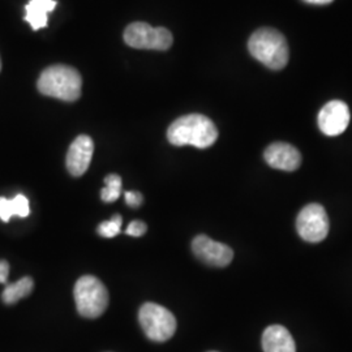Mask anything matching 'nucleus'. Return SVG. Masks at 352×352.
<instances>
[{
    "instance_id": "nucleus-1",
    "label": "nucleus",
    "mask_w": 352,
    "mask_h": 352,
    "mask_svg": "<svg viewBox=\"0 0 352 352\" xmlns=\"http://www.w3.org/2000/svg\"><path fill=\"white\" fill-rule=\"evenodd\" d=\"M167 139L175 146L190 145L199 149H206L218 139V129L208 116L189 113L176 119L168 126Z\"/></svg>"
},
{
    "instance_id": "nucleus-2",
    "label": "nucleus",
    "mask_w": 352,
    "mask_h": 352,
    "mask_svg": "<svg viewBox=\"0 0 352 352\" xmlns=\"http://www.w3.org/2000/svg\"><path fill=\"white\" fill-rule=\"evenodd\" d=\"M252 56L265 67L279 71L289 63V45L286 38L273 28H261L248 41Z\"/></svg>"
},
{
    "instance_id": "nucleus-3",
    "label": "nucleus",
    "mask_w": 352,
    "mask_h": 352,
    "mask_svg": "<svg viewBox=\"0 0 352 352\" xmlns=\"http://www.w3.org/2000/svg\"><path fill=\"white\" fill-rule=\"evenodd\" d=\"M38 90L47 97L65 102H75L81 96L82 78L69 65H51L38 78Z\"/></svg>"
},
{
    "instance_id": "nucleus-4",
    "label": "nucleus",
    "mask_w": 352,
    "mask_h": 352,
    "mask_svg": "<svg viewBox=\"0 0 352 352\" xmlns=\"http://www.w3.org/2000/svg\"><path fill=\"white\" fill-rule=\"evenodd\" d=\"M76 308L87 318H97L104 314L109 305V291L98 278L84 276L76 282Z\"/></svg>"
},
{
    "instance_id": "nucleus-5",
    "label": "nucleus",
    "mask_w": 352,
    "mask_h": 352,
    "mask_svg": "<svg viewBox=\"0 0 352 352\" xmlns=\"http://www.w3.org/2000/svg\"><path fill=\"white\" fill-rule=\"evenodd\" d=\"M139 320L146 337L154 342H166L175 334V316L160 304L145 302L140 308Z\"/></svg>"
},
{
    "instance_id": "nucleus-6",
    "label": "nucleus",
    "mask_w": 352,
    "mask_h": 352,
    "mask_svg": "<svg viewBox=\"0 0 352 352\" xmlns=\"http://www.w3.org/2000/svg\"><path fill=\"white\" fill-rule=\"evenodd\" d=\"M124 41L133 49L168 50L174 37L166 28H153L146 23H133L124 30Z\"/></svg>"
},
{
    "instance_id": "nucleus-7",
    "label": "nucleus",
    "mask_w": 352,
    "mask_h": 352,
    "mask_svg": "<svg viewBox=\"0 0 352 352\" xmlns=\"http://www.w3.org/2000/svg\"><path fill=\"white\" fill-rule=\"evenodd\" d=\"M330 222L327 212L320 204H309L302 208L296 219V230L302 240L320 243L329 234Z\"/></svg>"
},
{
    "instance_id": "nucleus-8",
    "label": "nucleus",
    "mask_w": 352,
    "mask_h": 352,
    "mask_svg": "<svg viewBox=\"0 0 352 352\" xmlns=\"http://www.w3.org/2000/svg\"><path fill=\"white\" fill-rule=\"evenodd\" d=\"M192 251L204 264L215 267H225L234 258V252L228 245L212 240L206 235H199L193 239Z\"/></svg>"
},
{
    "instance_id": "nucleus-9",
    "label": "nucleus",
    "mask_w": 352,
    "mask_h": 352,
    "mask_svg": "<svg viewBox=\"0 0 352 352\" xmlns=\"http://www.w3.org/2000/svg\"><path fill=\"white\" fill-rule=\"evenodd\" d=\"M350 119V109L344 102L330 101L318 113V126L324 135L334 138L340 136L347 129Z\"/></svg>"
},
{
    "instance_id": "nucleus-10",
    "label": "nucleus",
    "mask_w": 352,
    "mask_h": 352,
    "mask_svg": "<svg viewBox=\"0 0 352 352\" xmlns=\"http://www.w3.org/2000/svg\"><path fill=\"white\" fill-rule=\"evenodd\" d=\"M265 161L270 167L282 171H295L302 164V154L286 142H274L266 148Z\"/></svg>"
},
{
    "instance_id": "nucleus-11",
    "label": "nucleus",
    "mask_w": 352,
    "mask_h": 352,
    "mask_svg": "<svg viewBox=\"0 0 352 352\" xmlns=\"http://www.w3.org/2000/svg\"><path fill=\"white\" fill-rule=\"evenodd\" d=\"M94 153V142L87 135H81L71 144L67 153V168L71 175L81 176L87 173Z\"/></svg>"
},
{
    "instance_id": "nucleus-12",
    "label": "nucleus",
    "mask_w": 352,
    "mask_h": 352,
    "mask_svg": "<svg viewBox=\"0 0 352 352\" xmlns=\"http://www.w3.org/2000/svg\"><path fill=\"white\" fill-rule=\"evenodd\" d=\"M264 352H296V344L289 330L282 325H272L263 334Z\"/></svg>"
},
{
    "instance_id": "nucleus-13",
    "label": "nucleus",
    "mask_w": 352,
    "mask_h": 352,
    "mask_svg": "<svg viewBox=\"0 0 352 352\" xmlns=\"http://www.w3.org/2000/svg\"><path fill=\"white\" fill-rule=\"evenodd\" d=\"M55 0H30L25 6V21L33 30H39L49 24V13L56 7Z\"/></svg>"
},
{
    "instance_id": "nucleus-14",
    "label": "nucleus",
    "mask_w": 352,
    "mask_h": 352,
    "mask_svg": "<svg viewBox=\"0 0 352 352\" xmlns=\"http://www.w3.org/2000/svg\"><path fill=\"white\" fill-rule=\"evenodd\" d=\"M30 213L29 200L24 195H17L12 200L0 197V218L3 222H10L12 215L25 218Z\"/></svg>"
},
{
    "instance_id": "nucleus-15",
    "label": "nucleus",
    "mask_w": 352,
    "mask_h": 352,
    "mask_svg": "<svg viewBox=\"0 0 352 352\" xmlns=\"http://www.w3.org/2000/svg\"><path fill=\"white\" fill-rule=\"evenodd\" d=\"M33 287H34V282L32 278H21L20 280L6 286V289L3 291V295H1V299L6 304H14L26 296H29L30 292L33 291Z\"/></svg>"
},
{
    "instance_id": "nucleus-16",
    "label": "nucleus",
    "mask_w": 352,
    "mask_h": 352,
    "mask_svg": "<svg viewBox=\"0 0 352 352\" xmlns=\"http://www.w3.org/2000/svg\"><path fill=\"white\" fill-rule=\"evenodd\" d=\"M106 187L102 189L101 197L104 202H115L122 193V177L116 174H110L104 177Z\"/></svg>"
},
{
    "instance_id": "nucleus-17",
    "label": "nucleus",
    "mask_w": 352,
    "mask_h": 352,
    "mask_svg": "<svg viewBox=\"0 0 352 352\" xmlns=\"http://www.w3.org/2000/svg\"><path fill=\"white\" fill-rule=\"evenodd\" d=\"M120 227H122V215L116 214L110 221H106L100 225L98 234L103 238H115L116 235H119Z\"/></svg>"
},
{
    "instance_id": "nucleus-18",
    "label": "nucleus",
    "mask_w": 352,
    "mask_h": 352,
    "mask_svg": "<svg viewBox=\"0 0 352 352\" xmlns=\"http://www.w3.org/2000/svg\"><path fill=\"white\" fill-rule=\"evenodd\" d=\"M146 230H148L146 223H144L141 221H133L126 228V235H131V236H135V238H139L146 232Z\"/></svg>"
},
{
    "instance_id": "nucleus-19",
    "label": "nucleus",
    "mask_w": 352,
    "mask_h": 352,
    "mask_svg": "<svg viewBox=\"0 0 352 352\" xmlns=\"http://www.w3.org/2000/svg\"><path fill=\"white\" fill-rule=\"evenodd\" d=\"M124 197H126V205L131 206V208H133V209H138V208H140V206L142 205V202H144L142 195H141L140 192H138V190L126 192Z\"/></svg>"
},
{
    "instance_id": "nucleus-20",
    "label": "nucleus",
    "mask_w": 352,
    "mask_h": 352,
    "mask_svg": "<svg viewBox=\"0 0 352 352\" xmlns=\"http://www.w3.org/2000/svg\"><path fill=\"white\" fill-rule=\"evenodd\" d=\"M10 276V264L4 260H0V283H7Z\"/></svg>"
},
{
    "instance_id": "nucleus-21",
    "label": "nucleus",
    "mask_w": 352,
    "mask_h": 352,
    "mask_svg": "<svg viewBox=\"0 0 352 352\" xmlns=\"http://www.w3.org/2000/svg\"><path fill=\"white\" fill-rule=\"evenodd\" d=\"M304 1H307V3H309V4H317V6H324V4H330V3H333L334 0H304Z\"/></svg>"
},
{
    "instance_id": "nucleus-22",
    "label": "nucleus",
    "mask_w": 352,
    "mask_h": 352,
    "mask_svg": "<svg viewBox=\"0 0 352 352\" xmlns=\"http://www.w3.org/2000/svg\"><path fill=\"white\" fill-rule=\"evenodd\" d=\"M0 69H1V60H0Z\"/></svg>"
},
{
    "instance_id": "nucleus-23",
    "label": "nucleus",
    "mask_w": 352,
    "mask_h": 352,
    "mask_svg": "<svg viewBox=\"0 0 352 352\" xmlns=\"http://www.w3.org/2000/svg\"><path fill=\"white\" fill-rule=\"evenodd\" d=\"M212 352H215V351H212Z\"/></svg>"
}]
</instances>
